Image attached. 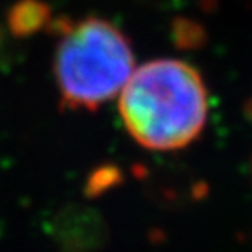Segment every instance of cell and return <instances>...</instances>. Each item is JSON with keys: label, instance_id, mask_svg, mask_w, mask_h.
Segmentation results:
<instances>
[{"label": "cell", "instance_id": "6da1fadb", "mask_svg": "<svg viewBox=\"0 0 252 252\" xmlns=\"http://www.w3.org/2000/svg\"><path fill=\"white\" fill-rule=\"evenodd\" d=\"M119 112L140 146L173 151L194 140L207 123L209 94L200 72L181 60H154L133 70Z\"/></svg>", "mask_w": 252, "mask_h": 252}, {"label": "cell", "instance_id": "7a4b0ae2", "mask_svg": "<svg viewBox=\"0 0 252 252\" xmlns=\"http://www.w3.org/2000/svg\"><path fill=\"white\" fill-rule=\"evenodd\" d=\"M58 28L55 74L62 103L74 110H96L116 98L135 70L130 40L100 18L51 21Z\"/></svg>", "mask_w": 252, "mask_h": 252}, {"label": "cell", "instance_id": "3957f363", "mask_svg": "<svg viewBox=\"0 0 252 252\" xmlns=\"http://www.w3.org/2000/svg\"><path fill=\"white\" fill-rule=\"evenodd\" d=\"M7 23L14 35H33L51 25V9L42 0H20L9 11Z\"/></svg>", "mask_w": 252, "mask_h": 252}]
</instances>
